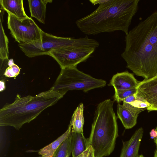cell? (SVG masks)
Returning <instances> with one entry per match:
<instances>
[{
	"mask_svg": "<svg viewBox=\"0 0 157 157\" xmlns=\"http://www.w3.org/2000/svg\"><path fill=\"white\" fill-rule=\"evenodd\" d=\"M121 54L127 67L147 79L157 75V11L130 30Z\"/></svg>",
	"mask_w": 157,
	"mask_h": 157,
	"instance_id": "obj_1",
	"label": "cell"
},
{
	"mask_svg": "<svg viewBox=\"0 0 157 157\" xmlns=\"http://www.w3.org/2000/svg\"><path fill=\"white\" fill-rule=\"evenodd\" d=\"M109 0H90L89 1L94 5L97 4L99 5L108 2Z\"/></svg>",
	"mask_w": 157,
	"mask_h": 157,
	"instance_id": "obj_24",
	"label": "cell"
},
{
	"mask_svg": "<svg viewBox=\"0 0 157 157\" xmlns=\"http://www.w3.org/2000/svg\"><path fill=\"white\" fill-rule=\"evenodd\" d=\"M7 23L12 36L19 44L31 42L41 38L43 31L31 17L19 19L8 14Z\"/></svg>",
	"mask_w": 157,
	"mask_h": 157,
	"instance_id": "obj_7",
	"label": "cell"
},
{
	"mask_svg": "<svg viewBox=\"0 0 157 157\" xmlns=\"http://www.w3.org/2000/svg\"><path fill=\"white\" fill-rule=\"evenodd\" d=\"M52 0H29L31 17L36 18L40 22L45 24L46 6Z\"/></svg>",
	"mask_w": 157,
	"mask_h": 157,
	"instance_id": "obj_13",
	"label": "cell"
},
{
	"mask_svg": "<svg viewBox=\"0 0 157 157\" xmlns=\"http://www.w3.org/2000/svg\"><path fill=\"white\" fill-rule=\"evenodd\" d=\"M106 83L105 81L95 78L80 71L75 67L61 68L51 88L64 96L69 90H80L86 92L104 87Z\"/></svg>",
	"mask_w": 157,
	"mask_h": 157,
	"instance_id": "obj_6",
	"label": "cell"
},
{
	"mask_svg": "<svg viewBox=\"0 0 157 157\" xmlns=\"http://www.w3.org/2000/svg\"><path fill=\"white\" fill-rule=\"evenodd\" d=\"M71 153L72 157H76L88 147L87 139L83 132H71Z\"/></svg>",
	"mask_w": 157,
	"mask_h": 157,
	"instance_id": "obj_14",
	"label": "cell"
},
{
	"mask_svg": "<svg viewBox=\"0 0 157 157\" xmlns=\"http://www.w3.org/2000/svg\"><path fill=\"white\" fill-rule=\"evenodd\" d=\"M136 99V94L127 97L123 100L122 101L127 103H130L134 101Z\"/></svg>",
	"mask_w": 157,
	"mask_h": 157,
	"instance_id": "obj_23",
	"label": "cell"
},
{
	"mask_svg": "<svg viewBox=\"0 0 157 157\" xmlns=\"http://www.w3.org/2000/svg\"><path fill=\"white\" fill-rule=\"evenodd\" d=\"M71 132V127L69 124L66 131L57 139L41 149L38 154L42 157H53L55 151L68 137Z\"/></svg>",
	"mask_w": 157,
	"mask_h": 157,
	"instance_id": "obj_15",
	"label": "cell"
},
{
	"mask_svg": "<svg viewBox=\"0 0 157 157\" xmlns=\"http://www.w3.org/2000/svg\"><path fill=\"white\" fill-rule=\"evenodd\" d=\"M136 95L150 105L148 112L157 111V76L139 82Z\"/></svg>",
	"mask_w": 157,
	"mask_h": 157,
	"instance_id": "obj_9",
	"label": "cell"
},
{
	"mask_svg": "<svg viewBox=\"0 0 157 157\" xmlns=\"http://www.w3.org/2000/svg\"><path fill=\"white\" fill-rule=\"evenodd\" d=\"M9 67L3 72V75L6 77L12 78L16 77L20 73V69L19 67L14 64L12 60L11 63L9 61Z\"/></svg>",
	"mask_w": 157,
	"mask_h": 157,
	"instance_id": "obj_20",
	"label": "cell"
},
{
	"mask_svg": "<svg viewBox=\"0 0 157 157\" xmlns=\"http://www.w3.org/2000/svg\"></svg>",
	"mask_w": 157,
	"mask_h": 157,
	"instance_id": "obj_29",
	"label": "cell"
},
{
	"mask_svg": "<svg viewBox=\"0 0 157 157\" xmlns=\"http://www.w3.org/2000/svg\"><path fill=\"white\" fill-rule=\"evenodd\" d=\"M76 157H94V150L90 146L84 152Z\"/></svg>",
	"mask_w": 157,
	"mask_h": 157,
	"instance_id": "obj_22",
	"label": "cell"
},
{
	"mask_svg": "<svg viewBox=\"0 0 157 157\" xmlns=\"http://www.w3.org/2000/svg\"><path fill=\"white\" fill-rule=\"evenodd\" d=\"M156 145V149L154 153V157H157V145Z\"/></svg>",
	"mask_w": 157,
	"mask_h": 157,
	"instance_id": "obj_26",
	"label": "cell"
},
{
	"mask_svg": "<svg viewBox=\"0 0 157 157\" xmlns=\"http://www.w3.org/2000/svg\"><path fill=\"white\" fill-rule=\"evenodd\" d=\"M83 110V105L81 103L74 111L70 122L72 132H83L84 122Z\"/></svg>",
	"mask_w": 157,
	"mask_h": 157,
	"instance_id": "obj_16",
	"label": "cell"
},
{
	"mask_svg": "<svg viewBox=\"0 0 157 157\" xmlns=\"http://www.w3.org/2000/svg\"><path fill=\"white\" fill-rule=\"evenodd\" d=\"M137 92L136 88L115 91L114 99L117 103H120L126 98L131 95L136 94Z\"/></svg>",
	"mask_w": 157,
	"mask_h": 157,
	"instance_id": "obj_19",
	"label": "cell"
},
{
	"mask_svg": "<svg viewBox=\"0 0 157 157\" xmlns=\"http://www.w3.org/2000/svg\"><path fill=\"white\" fill-rule=\"evenodd\" d=\"M136 157H144V156L141 154L140 155H138Z\"/></svg>",
	"mask_w": 157,
	"mask_h": 157,
	"instance_id": "obj_28",
	"label": "cell"
},
{
	"mask_svg": "<svg viewBox=\"0 0 157 157\" xmlns=\"http://www.w3.org/2000/svg\"><path fill=\"white\" fill-rule=\"evenodd\" d=\"M71 132L56 150L53 157H69L71 153Z\"/></svg>",
	"mask_w": 157,
	"mask_h": 157,
	"instance_id": "obj_18",
	"label": "cell"
},
{
	"mask_svg": "<svg viewBox=\"0 0 157 157\" xmlns=\"http://www.w3.org/2000/svg\"><path fill=\"white\" fill-rule=\"evenodd\" d=\"M124 108L129 111L133 116H138L139 114L145 109L136 107L129 103L123 102L122 105Z\"/></svg>",
	"mask_w": 157,
	"mask_h": 157,
	"instance_id": "obj_21",
	"label": "cell"
},
{
	"mask_svg": "<svg viewBox=\"0 0 157 157\" xmlns=\"http://www.w3.org/2000/svg\"><path fill=\"white\" fill-rule=\"evenodd\" d=\"M96 49L86 47H67L53 50L48 55L53 58L61 68L77 67L86 61Z\"/></svg>",
	"mask_w": 157,
	"mask_h": 157,
	"instance_id": "obj_8",
	"label": "cell"
},
{
	"mask_svg": "<svg viewBox=\"0 0 157 157\" xmlns=\"http://www.w3.org/2000/svg\"><path fill=\"white\" fill-rule=\"evenodd\" d=\"M150 138L155 140L157 137V131L155 129H152L149 133Z\"/></svg>",
	"mask_w": 157,
	"mask_h": 157,
	"instance_id": "obj_25",
	"label": "cell"
},
{
	"mask_svg": "<svg viewBox=\"0 0 157 157\" xmlns=\"http://www.w3.org/2000/svg\"><path fill=\"white\" fill-rule=\"evenodd\" d=\"M155 129L157 131V127ZM154 142L156 145H157V137L155 140H154Z\"/></svg>",
	"mask_w": 157,
	"mask_h": 157,
	"instance_id": "obj_27",
	"label": "cell"
},
{
	"mask_svg": "<svg viewBox=\"0 0 157 157\" xmlns=\"http://www.w3.org/2000/svg\"><path fill=\"white\" fill-rule=\"evenodd\" d=\"M139 0H109L99 5L94 11L77 20L76 24L83 33L95 35L121 31L126 35Z\"/></svg>",
	"mask_w": 157,
	"mask_h": 157,
	"instance_id": "obj_2",
	"label": "cell"
},
{
	"mask_svg": "<svg viewBox=\"0 0 157 157\" xmlns=\"http://www.w3.org/2000/svg\"><path fill=\"white\" fill-rule=\"evenodd\" d=\"M99 45L96 40L86 36L78 38L61 37L43 31L41 38L19 46L25 55L29 58L48 55L52 50L67 47H86L96 49Z\"/></svg>",
	"mask_w": 157,
	"mask_h": 157,
	"instance_id": "obj_5",
	"label": "cell"
},
{
	"mask_svg": "<svg viewBox=\"0 0 157 157\" xmlns=\"http://www.w3.org/2000/svg\"><path fill=\"white\" fill-rule=\"evenodd\" d=\"M141 127L137 129L131 138L126 141H122L123 146L120 157H136L143 134Z\"/></svg>",
	"mask_w": 157,
	"mask_h": 157,
	"instance_id": "obj_11",
	"label": "cell"
},
{
	"mask_svg": "<svg viewBox=\"0 0 157 157\" xmlns=\"http://www.w3.org/2000/svg\"><path fill=\"white\" fill-rule=\"evenodd\" d=\"M63 96L51 88L34 96L22 97L18 94L13 103H6L0 109V126H12L19 130Z\"/></svg>",
	"mask_w": 157,
	"mask_h": 157,
	"instance_id": "obj_3",
	"label": "cell"
},
{
	"mask_svg": "<svg viewBox=\"0 0 157 157\" xmlns=\"http://www.w3.org/2000/svg\"><path fill=\"white\" fill-rule=\"evenodd\" d=\"M114 101L110 99L99 103L95 111L90 133L87 138L94 157L110 155L114 149L118 136L117 118L113 110Z\"/></svg>",
	"mask_w": 157,
	"mask_h": 157,
	"instance_id": "obj_4",
	"label": "cell"
},
{
	"mask_svg": "<svg viewBox=\"0 0 157 157\" xmlns=\"http://www.w3.org/2000/svg\"><path fill=\"white\" fill-rule=\"evenodd\" d=\"M117 112L118 118L126 129L131 128L136 125L138 116H133L129 111L123 107L122 105H117Z\"/></svg>",
	"mask_w": 157,
	"mask_h": 157,
	"instance_id": "obj_17",
	"label": "cell"
},
{
	"mask_svg": "<svg viewBox=\"0 0 157 157\" xmlns=\"http://www.w3.org/2000/svg\"><path fill=\"white\" fill-rule=\"evenodd\" d=\"M0 1L2 9L8 14L19 19L29 17L25 11L23 0H0Z\"/></svg>",
	"mask_w": 157,
	"mask_h": 157,
	"instance_id": "obj_12",
	"label": "cell"
},
{
	"mask_svg": "<svg viewBox=\"0 0 157 157\" xmlns=\"http://www.w3.org/2000/svg\"><path fill=\"white\" fill-rule=\"evenodd\" d=\"M139 82L132 74L126 71L114 75L108 85L113 86L116 91L136 88Z\"/></svg>",
	"mask_w": 157,
	"mask_h": 157,
	"instance_id": "obj_10",
	"label": "cell"
}]
</instances>
